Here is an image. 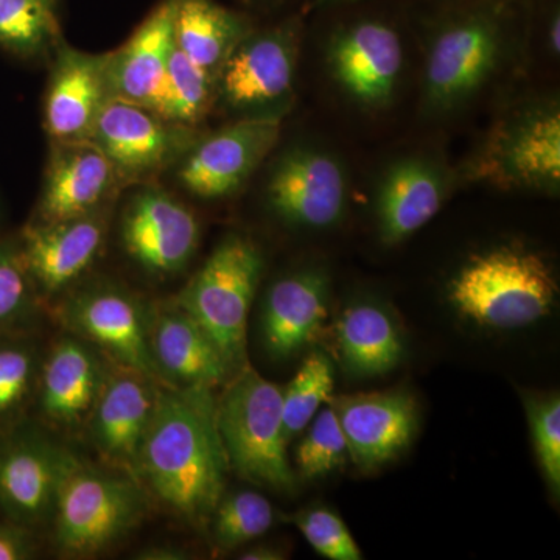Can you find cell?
<instances>
[{
	"instance_id": "obj_1",
	"label": "cell",
	"mask_w": 560,
	"mask_h": 560,
	"mask_svg": "<svg viewBox=\"0 0 560 560\" xmlns=\"http://www.w3.org/2000/svg\"><path fill=\"white\" fill-rule=\"evenodd\" d=\"M212 390L160 385L138 456L140 485L198 530L208 529L231 470Z\"/></svg>"
},
{
	"instance_id": "obj_2",
	"label": "cell",
	"mask_w": 560,
	"mask_h": 560,
	"mask_svg": "<svg viewBox=\"0 0 560 560\" xmlns=\"http://www.w3.org/2000/svg\"><path fill=\"white\" fill-rule=\"evenodd\" d=\"M558 282L540 254L500 246L470 257L448 283V301L478 326L511 330L547 316Z\"/></svg>"
},
{
	"instance_id": "obj_3",
	"label": "cell",
	"mask_w": 560,
	"mask_h": 560,
	"mask_svg": "<svg viewBox=\"0 0 560 560\" xmlns=\"http://www.w3.org/2000/svg\"><path fill=\"white\" fill-rule=\"evenodd\" d=\"M147 511L149 492L140 481L98 469L72 453L55 501V545L70 558H92L138 528Z\"/></svg>"
},
{
	"instance_id": "obj_4",
	"label": "cell",
	"mask_w": 560,
	"mask_h": 560,
	"mask_svg": "<svg viewBox=\"0 0 560 560\" xmlns=\"http://www.w3.org/2000/svg\"><path fill=\"white\" fill-rule=\"evenodd\" d=\"M217 423L231 470L260 488L294 492L279 386L246 364L217 399Z\"/></svg>"
},
{
	"instance_id": "obj_5",
	"label": "cell",
	"mask_w": 560,
	"mask_h": 560,
	"mask_svg": "<svg viewBox=\"0 0 560 560\" xmlns=\"http://www.w3.org/2000/svg\"><path fill=\"white\" fill-rule=\"evenodd\" d=\"M264 267L256 243L245 235H226L175 300L176 307L206 331L232 374L248 364L249 308Z\"/></svg>"
},
{
	"instance_id": "obj_6",
	"label": "cell",
	"mask_w": 560,
	"mask_h": 560,
	"mask_svg": "<svg viewBox=\"0 0 560 560\" xmlns=\"http://www.w3.org/2000/svg\"><path fill=\"white\" fill-rule=\"evenodd\" d=\"M469 178L500 189L559 190L560 113L556 105L521 110L493 130L469 165Z\"/></svg>"
},
{
	"instance_id": "obj_7",
	"label": "cell",
	"mask_w": 560,
	"mask_h": 560,
	"mask_svg": "<svg viewBox=\"0 0 560 560\" xmlns=\"http://www.w3.org/2000/svg\"><path fill=\"white\" fill-rule=\"evenodd\" d=\"M298 54L300 27L294 21L250 32L220 69L217 95L231 109L253 116L278 114L293 91Z\"/></svg>"
},
{
	"instance_id": "obj_8",
	"label": "cell",
	"mask_w": 560,
	"mask_h": 560,
	"mask_svg": "<svg viewBox=\"0 0 560 560\" xmlns=\"http://www.w3.org/2000/svg\"><path fill=\"white\" fill-rule=\"evenodd\" d=\"M73 452L35 427L0 434V514L33 530L50 525Z\"/></svg>"
},
{
	"instance_id": "obj_9",
	"label": "cell",
	"mask_w": 560,
	"mask_h": 560,
	"mask_svg": "<svg viewBox=\"0 0 560 560\" xmlns=\"http://www.w3.org/2000/svg\"><path fill=\"white\" fill-rule=\"evenodd\" d=\"M202 135L195 127L162 119L136 103L110 98L91 139L113 162L121 183H142L178 164Z\"/></svg>"
},
{
	"instance_id": "obj_10",
	"label": "cell",
	"mask_w": 560,
	"mask_h": 560,
	"mask_svg": "<svg viewBox=\"0 0 560 560\" xmlns=\"http://www.w3.org/2000/svg\"><path fill=\"white\" fill-rule=\"evenodd\" d=\"M279 116H249L202 135L178 162L180 186L205 200L237 194L278 143Z\"/></svg>"
},
{
	"instance_id": "obj_11",
	"label": "cell",
	"mask_w": 560,
	"mask_h": 560,
	"mask_svg": "<svg viewBox=\"0 0 560 560\" xmlns=\"http://www.w3.org/2000/svg\"><path fill=\"white\" fill-rule=\"evenodd\" d=\"M60 319L75 337L98 346L117 364L165 385L151 359L149 311L130 291L95 283L68 298L60 307Z\"/></svg>"
},
{
	"instance_id": "obj_12",
	"label": "cell",
	"mask_w": 560,
	"mask_h": 560,
	"mask_svg": "<svg viewBox=\"0 0 560 560\" xmlns=\"http://www.w3.org/2000/svg\"><path fill=\"white\" fill-rule=\"evenodd\" d=\"M125 253L153 276L183 271L200 243V224L172 194L145 184L132 191L120 217Z\"/></svg>"
},
{
	"instance_id": "obj_13",
	"label": "cell",
	"mask_w": 560,
	"mask_h": 560,
	"mask_svg": "<svg viewBox=\"0 0 560 560\" xmlns=\"http://www.w3.org/2000/svg\"><path fill=\"white\" fill-rule=\"evenodd\" d=\"M265 194L283 223L323 230L334 226L345 213L348 176L326 151L294 147L272 164Z\"/></svg>"
},
{
	"instance_id": "obj_14",
	"label": "cell",
	"mask_w": 560,
	"mask_h": 560,
	"mask_svg": "<svg viewBox=\"0 0 560 560\" xmlns=\"http://www.w3.org/2000/svg\"><path fill=\"white\" fill-rule=\"evenodd\" d=\"M500 57L501 32L492 18L475 14L447 25L427 55V103L445 110L466 102L492 75Z\"/></svg>"
},
{
	"instance_id": "obj_15",
	"label": "cell",
	"mask_w": 560,
	"mask_h": 560,
	"mask_svg": "<svg viewBox=\"0 0 560 560\" xmlns=\"http://www.w3.org/2000/svg\"><path fill=\"white\" fill-rule=\"evenodd\" d=\"M44 95V128L51 142L90 140L113 97L109 54H88L65 39L55 46Z\"/></svg>"
},
{
	"instance_id": "obj_16",
	"label": "cell",
	"mask_w": 560,
	"mask_h": 560,
	"mask_svg": "<svg viewBox=\"0 0 560 560\" xmlns=\"http://www.w3.org/2000/svg\"><path fill=\"white\" fill-rule=\"evenodd\" d=\"M160 383L119 364L106 371L92 408L90 436L95 451L113 469L138 480V456L153 415ZM139 481V480H138Z\"/></svg>"
},
{
	"instance_id": "obj_17",
	"label": "cell",
	"mask_w": 560,
	"mask_h": 560,
	"mask_svg": "<svg viewBox=\"0 0 560 560\" xmlns=\"http://www.w3.org/2000/svg\"><path fill=\"white\" fill-rule=\"evenodd\" d=\"M350 459L363 471L385 466L407 451L419 427L415 397L407 390L331 396Z\"/></svg>"
},
{
	"instance_id": "obj_18",
	"label": "cell",
	"mask_w": 560,
	"mask_h": 560,
	"mask_svg": "<svg viewBox=\"0 0 560 560\" xmlns=\"http://www.w3.org/2000/svg\"><path fill=\"white\" fill-rule=\"evenodd\" d=\"M121 183L119 173L92 140L51 142L35 223H55L105 208Z\"/></svg>"
},
{
	"instance_id": "obj_19",
	"label": "cell",
	"mask_w": 560,
	"mask_h": 560,
	"mask_svg": "<svg viewBox=\"0 0 560 560\" xmlns=\"http://www.w3.org/2000/svg\"><path fill=\"white\" fill-rule=\"evenodd\" d=\"M327 60L346 94L366 108H382L399 83L404 47L385 22L360 21L335 33Z\"/></svg>"
},
{
	"instance_id": "obj_20",
	"label": "cell",
	"mask_w": 560,
	"mask_h": 560,
	"mask_svg": "<svg viewBox=\"0 0 560 560\" xmlns=\"http://www.w3.org/2000/svg\"><path fill=\"white\" fill-rule=\"evenodd\" d=\"M106 234V208L77 219L28 224L20 245L36 289L49 296L69 289L101 256Z\"/></svg>"
},
{
	"instance_id": "obj_21",
	"label": "cell",
	"mask_w": 560,
	"mask_h": 560,
	"mask_svg": "<svg viewBox=\"0 0 560 560\" xmlns=\"http://www.w3.org/2000/svg\"><path fill=\"white\" fill-rule=\"evenodd\" d=\"M329 278L305 270L271 283L261 307V337L275 360L290 359L315 340L329 316Z\"/></svg>"
},
{
	"instance_id": "obj_22",
	"label": "cell",
	"mask_w": 560,
	"mask_h": 560,
	"mask_svg": "<svg viewBox=\"0 0 560 560\" xmlns=\"http://www.w3.org/2000/svg\"><path fill=\"white\" fill-rule=\"evenodd\" d=\"M149 345L165 385L215 388L234 375L197 320L175 304L149 312Z\"/></svg>"
},
{
	"instance_id": "obj_23",
	"label": "cell",
	"mask_w": 560,
	"mask_h": 560,
	"mask_svg": "<svg viewBox=\"0 0 560 560\" xmlns=\"http://www.w3.org/2000/svg\"><path fill=\"white\" fill-rule=\"evenodd\" d=\"M176 0H161L130 39L109 51V83L114 98L153 109L175 47Z\"/></svg>"
},
{
	"instance_id": "obj_24",
	"label": "cell",
	"mask_w": 560,
	"mask_h": 560,
	"mask_svg": "<svg viewBox=\"0 0 560 560\" xmlns=\"http://www.w3.org/2000/svg\"><path fill=\"white\" fill-rule=\"evenodd\" d=\"M448 189V176L440 165L422 158L394 162L375 200L382 242L397 245L422 230L440 212Z\"/></svg>"
},
{
	"instance_id": "obj_25",
	"label": "cell",
	"mask_w": 560,
	"mask_h": 560,
	"mask_svg": "<svg viewBox=\"0 0 560 560\" xmlns=\"http://www.w3.org/2000/svg\"><path fill=\"white\" fill-rule=\"evenodd\" d=\"M101 357L79 337L55 345L40 375V410L50 422L77 427L88 422L106 377Z\"/></svg>"
},
{
	"instance_id": "obj_26",
	"label": "cell",
	"mask_w": 560,
	"mask_h": 560,
	"mask_svg": "<svg viewBox=\"0 0 560 560\" xmlns=\"http://www.w3.org/2000/svg\"><path fill=\"white\" fill-rule=\"evenodd\" d=\"M250 32L253 27L243 14L215 0H176V47L213 80Z\"/></svg>"
},
{
	"instance_id": "obj_27",
	"label": "cell",
	"mask_w": 560,
	"mask_h": 560,
	"mask_svg": "<svg viewBox=\"0 0 560 560\" xmlns=\"http://www.w3.org/2000/svg\"><path fill=\"white\" fill-rule=\"evenodd\" d=\"M335 334L342 366L353 377L386 374L404 357V341L389 313L370 302L346 308Z\"/></svg>"
},
{
	"instance_id": "obj_28",
	"label": "cell",
	"mask_w": 560,
	"mask_h": 560,
	"mask_svg": "<svg viewBox=\"0 0 560 560\" xmlns=\"http://www.w3.org/2000/svg\"><path fill=\"white\" fill-rule=\"evenodd\" d=\"M61 0H0V47L22 60L54 51L62 39Z\"/></svg>"
},
{
	"instance_id": "obj_29",
	"label": "cell",
	"mask_w": 560,
	"mask_h": 560,
	"mask_svg": "<svg viewBox=\"0 0 560 560\" xmlns=\"http://www.w3.org/2000/svg\"><path fill=\"white\" fill-rule=\"evenodd\" d=\"M215 80L173 47L167 73L153 113L175 124L197 127L215 102Z\"/></svg>"
},
{
	"instance_id": "obj_30",
	"label": "cell",
	"mask_w": 560,
	"mask_h": 560,
	"mask_svg": "<svg viewBox=\"0 0 560 560\" xmlns=\"http://www.w3.org/2000/svg\"><path fill=\"white\" fill-rule=\"evenodd\" d=\"M276 514L270 501L253 490H238L221 497L208 529L220 551H234L270 530Z\"/></svg>"
},
{
	"instance_id": "obj_31",
	"label": "cell",
	"mask_w": 560,
	"mask_h": 560,
	"mask_svg": "<svg viewBox=\"0 0 560 560\" xmlns=\"http://www.w3.org/2000/svg\"><path fill=\"white\" fill-rule=\"evenodd\" d=\"M335 368L329 357L315 350L302 361L289 386L282 389L283 434L287 442L302 433L334 393Z\"/></svg>"
},
{
	"instance_id": "obj_32",
	"label": "cell",
	"mask_w": 560,
	"mask_h": 560,
	"mask_svg": "<svg viewBox=\"0 0 560 560\" xmlns=\"http://www.w3.org/2000/svg\"><path fill=\"white\" fill-rule=\"evenodd\" d=\"M311 429L298 445L296 467L302 480L326 477L349 458L348 442L334 408L327 407L312 419Z\"/></svg>"
},
{
	"instance_id": "obj_33",
	"label": "cell",
	"mask_w": 560,
	"mask_h": 560,
	"mask_svg": "<svg viewBox=\"0 0 560 560\" xmlns=\"http://www.w3.org/2000/svg\"><path fill=\"white\" fill-rule=\"evenodd\" d=\"M35 290L20 242H0V329L31 315Z\"/></svg>"
},
{
	"instance_id": "obj_34",
	"label": "cell",
	"mask_w": 560,
	"mask_h": 560,
	"mask_svg": "<svg viewBox=\"0 0 560 560\" xmlns=\"http://www.w3.org/2000/svg\"><path fill=\"white\" fill-rule=\"evenodd\" d=\"M526 411L534 447L539 458L548 488L556 497L560 493V399L559 394L544 397H526Z\"/></svg>"
},
{
	"instance_id": "obj_35",
	"label": "cell",
	"mask_w": 560,
	"mask_h": 560,
	"mask_svg": "<svg viewBox=\"0 0 560 560\" xmlns=\"http://www.w3.org/2000/svg\"><path fill=\"white\" fill-rule=\"evenodd\" d=\"M294 525L302 536L324 558L331 560H360L361 550L337 514L327 510L302 511L293 515Z\"/></svg>"
},
{
	"instance_id": "obj_36",
	"label": "cell",
	"mask_w": 560,
	"mask_h": 560,
	"mask_svg": "<svg viewBox=\"0 0 560 560\" xmlns=\"http://www.w3.org/2000/svg\"><path fill=\"white\" fill-rule=\"evenodd\" d=\"M36 377V357L25 342H0V419L20 410Z\"/></svg>"
},
{
	"instance_id": "obj_37",
	"label": "cell",
	"mask_w": 560,
	"mask_h": 560,
	"mask_svg": "<svg viewBox=\"0 0 560 560\" xmlns=\"http://www.w3.org/2000/svg\"><path fill=\"white\" fill-rule=\"evenodd\" d=\"M38 555L33 530L0 518V560H28Z\"/></svg>"
},
{
	"instance_id": "obj_38",
	"label": "cell",
	"mask_w": 560,
	"mask_h": 560,
	"mask_svg": "<svg viewBox=\"0 0 560 560\" xmlns=\"http://www.w3.org/2000/svg\"><path fill=\"white\" fill-rule=\"evenodd\" d=\"M132 558L139 560H186L191 556L186 548L179 547V545L158 544L142 548Z\"/></svg>"
},
{
	"instance_id": "obj_39",
	"label": "cell",
	"mask_w": 560,
	"mask_h": 560,
	"mask_svg": "<svg viewBox=\"0 0 560 560\" xmlns=\"http://www.w3.org/2000/svg\"><path fill=\"white\" fill-rule=\"evenodd\" d=\"M283 552L272 545H256L249 550L243 551L241 559L243 560H280L283 559Z\"/></svg>"
},
{
	"instance_id": "obj_40",
	"label": "cell",
	"mask_w": 560,
	"mask_h": 560,
	"mask_svg": "<svg viewBox=\"0 0 560 560\" xmlns=\"http://www.w3.org/2000/svg\"><path fill=\"white\" fill-rule=\"evenodd\" d=\"M548 43H550V49L552 55H559L560 51V18L559 14H555L548 27Z\"/></svg>"
},
{
	"instance_id": "obj_41",
	"label": "cell",
	"mask_w": 560,
	"mask_h": 560,
	"mask_svg": "<svg viewBox=\"0 0 560 560\" xmlns=\"http://www.w3.org/2000/svg\"><path fill=\"white\" fill-rule=\"evenodd\" d=\"M319 3L345 2V0H318Z\"/></svg>"
},
{
	"instance_id": "obj_42",
	"label": "cell",
	"mask_w": 560,
	"mask_h": 560,
	"mask_svg": "<svg viewBox=\"0 0 560 560\" xmlns=\"http://www.w3.org/2000/svg\"><path fill=\"white\" fill-rule=\"evenodd\" d=\"M246 2L254 3V2H261V0H246Z\"/></svg>"
}]
</instances>
